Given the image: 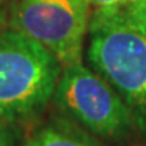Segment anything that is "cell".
<instances>
[{"label":"cell","instance_id":"obj_2","mask_svg":"<svg viewBox=\"0 0 146 146\" xmlns=\"http://www.w3.org/2000/svg\"><path fill=\"white\" fill-rule=\"evenodd\" d=\"M88 58L128 103L146 106V29L124 5L98 8L92 15Z\"/></svg>","mask_w":146,"mask_h":146},{"label":"cell","instance_id":"obj_6","mask_svg":"<svg viewBox=\"0 0 146 146\" xmlns=\"http://www.w3.org/2000/svg\"><path fill=\"white\" fill-rule=\"evenodd\" d=\"M124 9L136 24L146 29V0H134V2L125 3Z\"/></svg>","mask_w":146,"mask_h":146},{"label":"cell","instance_id":"obj_5","mask_svg":"<svg viewBox=\"0 0 146 146\" xmlns=\"http://www.w3.org/2000/svg\"><path fill=\"white\" fill-rule=\"evenodd\" d=\"M24 146H96L91 140L66 127L49 125L35 133Z\"/></svg>","mask_w":146,"mask_h":146},{"label":"cell","instance_id":"obj_1","mask_svg":"<svg viewBox=\"0 0 146 146\" xmlns=\"http://www.w3.org/2000/svg\"><path fill=\"white\" fill-rule=\"evenodd\" d=\"M61 63L43 45L15 30L0 33V119L37 115L55 94Z\"/></svg>","mask_w":146,"mask_h":146},{"label":"cell","instance_id":"obj_3","mask_svg":"<svg viewBox=\"0 0 146 146\" xmlns=\"http://www.w3.org/2000/svg\"><path fill=\"white\" fill-rule=\"evenodd\" d=\"M88 18L85 0H19L11 12V29L43 45L66 67L81 61Z\"/></svg>","mask_w":146,"mask_h":146},{"label":"cell","instance_id":"obj_8","mask_svg":"<svg viewBox=\"0 0 146 146\" xmlns=\"http://www.w3.org/2000/svg\"><path fill=\"white\" fill-rule=\"evenodd\" d=\"M0 146H14L12 136L8 131V128L2 124V119H0Z\"/></svg>","mask_w":146,"mask_h":146},{"label":"cell","instance_id":"obj_4","mask_svg":"<svg viewBox=\"0 0 146 146\" xmlns=\"http://www.w3.org/2000/svg\"><path fill=\"white\" fill-rule=\"evenodd\" d=\"M60 108L90 131L104 137L124 136L131 127L128 106L112 85L82 66H66L55 90Z\"/></svg>","mask_w":146,"mask_h":146},{"label":"cell","instance_id":"obj_7","mask_svg":"<svg viewBox=\"0 0 146 146\" xmlns=\"http://www.w3.org/2000/svg\"><path fill=\"white\" fill-rule=\"evenodd\" d=\"M87 3H92L98 8H106V6H116V5H125L134 0H85Z\"/></svg>","mask_w":146,"mask_h":146}]
</instances>
